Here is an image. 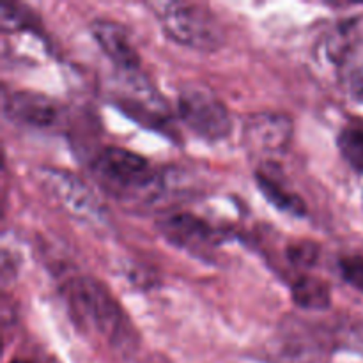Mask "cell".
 <instances>
[{"label":"cell","mask_w":363,"mask_h":363,"mask_svg":"<svg viewBox=\"0 0 363 363\" xmlns=\"http://www.w3.org/2000/svg\"><path fill=\"white\" fill-rule=\"evenodd\" d=\"M92 174L119 201L147 202L160 197L162 176L140 155L124 147H105L92 162Z\"/></svg>","instance_id":"obj_1"},{"label":"cell","mask_w":363,"mask_h":363,"mask_svg":"<svg viewBox=\"0 0 363 363\" xmlns=\"http://www.w3.org/2000/svg\"><path fill=\"white\" fill-rule=\"evenodd\" d=\"M149 9L174 43L197 52H215L225 41L222 23L213 11L197 2H149Z\"/></svg>","instance_id":"obj_2"},{"label":"cell","mask_w":363,"mask_h":363,"mask_svg":"<svg viewBox=\"0 0 363 363\" xmlns=\"http://www.w3.org/2000/svg\"><path fill=\"white\" fill-rule=\"evenodd\" d=\"M66 301L77 325L85 332L96 333L108 340L119 339L126 333V319L116 298L101 282L80 277L67 284Z\"/></svg>","instance_id":"obj_3"},{"label":"cell","mask_w":363,"mask_h":363,"mask_svg":"<svg viewBox=\"0 0 363 363\" xmlns=\"http://www.w3.org/2000/svg\"><path fill=\"white\" fill-rule=\"evenodd\" d=\"M177 112L188 130L209 142L225 138L233 128L230 113L222 99L202 85H190L181 91Z\"/></svg>","instance_id":"obj_4"},{"label":"cell","mask_w":363,"mask_h":363,"mask_svg":"<svg viewBox=\"0 0 363 363\" xmlns=\"http://www.w3.org/2000/svg\"><path fill=\"white\" fill-rule=\"evenodd\" d=\"M39 183L46 194L74 218L92 223H101L105 218V209L96 201L92 191L73 174L60 169H41Z\"/></svg>","instance_id":"obj_5"},{"label":"cell","mask_w":363,"mask_h":363,"mask_svg":"<svg viewBox=\"0 0 363 363\" xmlns=\"http://www.w3.org/2000/svg\"><path fill=\"white\" fill-rule=\"evenodd\" d=\"M158 229L169 243L176 245L197 257H204L215 252L218 245V234L209 223L190 213L169 215L158 222Z\"/></svg>","instance_id":"obj_6"},{"label":"cell","mask_w":363,"mask_h":363,"mask_svg":"<svg viewBox=\"0 0 363 363\" xmlns=\"http://www.w3.org/2000/svg\"><path fill=\"white\" fill-rule=\"evenodd\" d=\"M291 138L293 121L284 113H255L245 123L243 142L254 155H280L291 144Z\"/></svg>","instance_id":"obj_7"},{"label":"cell","mask_w":363,"mask_h":363,"mask_svg":"<svg viewBox=\"0 0 363 363\" xmlns=\"http://www.w3.org/2000/svg\"><path fill=\"white\" fill-rule=\"evenodd\" d=\"M4 112L13 123L35 130L57 126L62 117V110L55 99L32 91H18L6 96Z\"/></svg>","instance_id":"obj_8"},{"label":"cell","mask_w":363,"mask_h":363,"mask_svg":"<svg viewBox=\"0 0 363 363\" xmlns=\"http://www.w3.org/2000/svg\"><path fill=\"white\" fill-rule=\"evenodd\" d=\"M91 32L99 48L108 55L123 74H133L140 69V55L123 25L112 20H94Z\"/></svg>","instance_id":"obj_9"},{"label":"cell","mask_w":363,"mask_h":363,"mask_svg":"<svg viewBox=\"0 0 363 363\" xmlns=\"http://www.w3.org/2000/svg\"><path fill=\"white\" fill-rule=\"evenodd\" d=\"M321 353V342L318 335H312L303 328L284 332L279 339V358L284 363H300Z\"/></svg>","instance_id":"obj_10"},{"label":"cell","mask_w":363,"mask_h":363,"mask_svg":"<svg viewBox=\"0 0 363 363\" xmlns=\"http://www.w3.org/2000/svg\"><path fill=\"white\" fill-rule=\"evenodd\" d=\"M255 179H257L259 188H261V191L264 194V197L268 199L275 208L287 213H294V215H303V202H301V199L296 197L289 188L284 186L282 179H277L272 172H264V170H259V172L255 174Z\"/></svg>","instance_id":"obj_11"},{"label":"cell","mask_w":363,"mask_h":363,"mask_svg":"<svg viewBox=\"0 0 363 363\" xmlns=\"http://www.w3.org/2000/svg\"><path fill=\"white\" fill-rule=\"evenodd\" d=\"M293 300L305 311H325L330 307L328 284L318 277H301L293 286Z\"/></svg>","instance_id":"obj_12"},{"label":"cell","mask_w":363,"mask_h":363,"mask_svg":"<svg viewBox=\"0 0 363 363\" xmlns=\"http://www.w3.org/2000/svg\"><path fill=\"white\" fill-rule=\"evenodd\" d=\"M339 149L354 170L363 172V128H346L339 135Z\"/></svg>","instance_id":"obj_13"},{"label":"cell","mask_w":363,"mask_h":363,"mask_svg":"<svg viewBox=\"0 0 363 363\" xmlns=\"http://www.w3.org/2000/svg\"><path fill=\"white\" fill-rule=\"evenodd\" d=\"M340 266H342V273L346 280H350L353 286L363 289V259H346Z\"/></svg>","instance_id":"obj_14"},{"label":"cell","mask_w":363,"mask_h":363,"mask_svg":"<svg viewBox=\"0 0 363 363\" xmlns=\"http://www.w3.org/2000/svg\"><path fill=\"white\" fill-rule=\"evenodd\" d=\"M291 259L296 262L298 266L305 264V266H311L314 264L315 259H318V252H315L314 245H308V243H301L294 247V250H291Z\"/></svg>","instance_id":"obj_15"},{"label":"cell","mask_w":363,"mask_h":363,"mask_svg":"<svg viewBox=\"0 0 363 363\" xmlns=\"http://www.w3.org/2000/svg\"><path fill=\"white\" fill-rule=\"evenodd\" d=\"M350 91L357 101L363 103V62L353 71V74H351Z\"/></svg>","instance_id":"obj_16"},{"label":"cell","mask_w":363,"mask_h":363,"mask_svg":"<svg viewBox=\"0 0 363 363\" xmlns=\"http://www.w3.org/2000/svg\"><path fill=\"white\" fill-rule=\"evenodd\" d=\"M13 363H27V362H13Z\"/></svg>","instance_id":"obj_17"}]
</instances>
